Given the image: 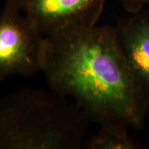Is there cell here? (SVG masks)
Wrapping results in <instances>:
<instances>
[{
  "label": "cell",
  "instance_id": "cell-5",
  "mask_svg": "<svg viewBox=\"0 0 149 149\" xmlns=\"http://www.w3.org/2000/svg\"><path fill=\"white\" fill-rule=\"evenodd\" d=\"M115 29L123 55L149 107V10L120 20Z\"/></svg>",
  "mask_w": 149,
  "mask_h": 149
},
{
  "label": "cell",
  "instance_id": "cell-6",
  "mask_svg": "<svg viewBox=\"0 0 149 149\" xmlns=\"http://www.w3.org/2000/svg\"><path fill=\"white\" fill-rule=\"evenodd\" d=\"M128 129L122 127H100L97 133L86 139L83 148L139 149L141 147L129 137Z\"/></svg>",
  "mask_w": 149,
  "mask_h": 149
},
{
  "label": "cell",
  "instance_id": "cell-7",
  "mask_svg": "<svg viewBox=\"0 0 149 149\" xmlns=\"http://www.w3.org/2000/svg\"><path fill=\"white\" fill-rule=\"evenodd\" d=\"M128 12L136 14L140 12L144 6L149 4V0H120Z\"/></svg>",
  "mask_w": 149,
  "mask_h": 149
},
{
  "label": "cell",
  "instance_id": "cell-3",
  "mask_svg": "<svg viewBox=\"0 0 149 149\" xmlns=\"http://www.w3.org/2000/svg\"><path fill=\"white\" fill-rule=\"evenodd\" d=\"M45 37L24 14L21 1H6L0 15V81L41 71Z\"/></svg>",
  "mask_w": 149,
  "mask_h": 149
},
{
  "label": "cell",
  "instance_id": "cell-1",
  "mask_svg": "<svg viewBox=\"0 0 149 149\" xmlns=\"http://www.w3.org/2000/svg\"><path fill=\"white\" fill-rule=\"evenodd\" d=\"M41 71L51 91L100 127L140 128L149 107L111 26L72 28L45 37Z\"/></svg>",
  "mask_w": 149,
  "mask_h": 149
},
{
  "label": "cell",
  "instance_id": "cell-4",
  "mask_svg": "<svg viewBox=\"0 0 149 149\" xmlns=\"http://www.w3.org/2000/svg\"><path fill=\"white\" fill-rule=\"evenodd\" d=\"M105 0H22L24 14L44 37L95 26Z\"/></svg>",
  "mask_w": 149,
  "mask_h": 149
},
{
  "label": "cell",
  "instance_id": "cell-2",
  "mask_svg": "<svg viewBox=\"0 0 149 149\" xmlns=\"http://www.w3.org/2000/svg\"><path fill=\"white\" fill-rule=\"evenodd\" d=\"M71 100L24 88L0 99V149H77L90 123Z\"/></svg>",
  "mask_w": 149,
  "mask_h": 149
},
{
  "label": "cell",
  "instance_id": "cell-8",
  "mask_svg": "<svg viewBox=\"0 0 149 149\" xmlns=\"http://www.w3.org/2000/svg\"><path fill=\"white\" fill-rule=\"evenodd\" d=\"M6 1H14V0H6ZM17 1H22V0H17Z\"/></svg>",
  "mask_w": 149,
  "mask_h": 149
}]
</instances>
